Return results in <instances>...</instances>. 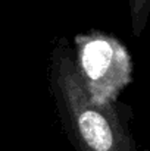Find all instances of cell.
<instances>
[{"mask_svg":"<svg viewBox=\"0 0 150 151\" xmlns=\"http://www.w3.org/2000/svg\"><path fill=\"white\" fill-rule=\"evenodd\" d=\"M128 1H130V12H131L134 34L140 35L149 16L150 0H128Z\"/></svg>","mask_w":150,"mask_h":151,"instance_id":"3957f363","label":"cell"},{"mask_svg":"<svg viewBox=\"0 0 150 151\" xmlns=\"http://www.w3.org/2000/svg\"><path fill=\"white\" fill-rule=\"evenodd\" d=\"M51 87L68 134L80 151H134L112 106H97L84 91L74 59L59 47L53 60Z\"/></svg>","mask_w":150,"mask_h":151,"instance_id":"6da1fadb","label":"cell"},{"mask_svg":"<svg viewBox=\"0 0 150 151\" xmlns=\"http://www.w3.org/2000/svg\"><path fill=\"white\" fill-rule=\"evenodd\" d=\"M75 69L90 100L112 106L131 79V59L115 38L100 32L75 37Z\"/></svg>","mask_w":150,"mask_h":151,"instance_id":"7a4b0ae2","label":"cell"}]
</instances>
